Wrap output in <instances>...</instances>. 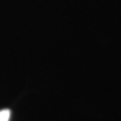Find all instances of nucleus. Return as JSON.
I'll return each instance as SVG.
<instances>
[{"label":"nucleus","mask_w":121,"mask_h":121,"mask_svg":"<svg viewBox=\"0 0 121 121\" xmlns=\"http://www.w3.org/2000/svg\"><path fill=\"white\" fill-rule=\"evenodd\" d=\"M9 119H10V110L9 109L0 110V121H9Z\"/></svg>","instance_id":"obj_1"}]
</instances>
